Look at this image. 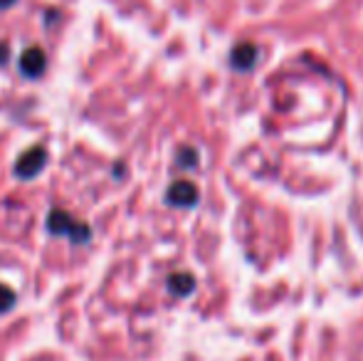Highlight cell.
Returning a JSON list of instances; mask_svg holds the SVG:
<instances>
[{
	"mask_svg": "<svg viewBox=\"0 0 363 361\" xmlns=\"http://www.w3.org/2000/svg\"><path fill=\"white\" fill-rule=\"evenodd\" d=\"M166 201L178 208H191L198 203V188L188 181H176L166 193Z\"/></svg>",
	"mask_w": 363,
	"mask_h": 361,
	"instance_id": "4",
	"label": "cell"
},
{
	"mask_svg": "<svg viewBox=\"0 0 363 361\" xmlns=\"http://www.w3.org/2000/svg\"><path fill=\"white\" fill-rule=\"evenodd\" d=\"M48 231L52 233V235H67L69 240L77 243V245H84V243H89V238H91L89 226L77 223L69 213L60 211V208H55V211L48 213Z\"/></svg>",
	"mask_w": 363,
	"mask_h": 361,
	"instance_id": "1",
	"label": "cell"
},
{
	"mask_svg": "<svg viewBox=\"0 0 363 361\" xmlns=\"http://www.w3.org/2000/svg\"><path fill=\"white\" fill-rule=\"evenodd\" d=\"M181 166H196V151H181Z\"/></svg>",
	"mask_w": 363,
	"mask_h": 361,
	"instance_id": "8",
	"label": "cell"
},
{
	"mask_svg": "<svg viewBox=\"0 0 363 361\" xmlns=\"http://www.w3.org/2000/svg\"><path fill=\"white\" fill-rule=\"evenodd\" d=\"M45 67H48V57L40 48H28L23 55H20V72L30 79L43 77Z\"/></svg>",
	"mask_w": 363,
	"mask_h": 361,
	"instance_id": "3",
	"label": "cell"
},
{
	"mask_svg": "<svg viewBox=\"0 0 363 361\" xmlns=\"http://www.w3.org/2000/svg\"><path fill=\"white\" fill-rule=\"evenodd\" d=\"M255 55H257V50H255L252 45H240V48L233 52V65L238 70H247L250 65H252Z\"/></svg>",
	"mask_w": 363,
	"mask_h": 361,
	"instance_id": "6",
	"label": "cell"
},
{
	"mask_svg": "<svg viewBox=\"0 0 363 361\" xmlns=\"http://www.w3.org/2000/svg\"><path fill=\"white\" fill-rule=\"evenodd\" d=\"M45 164H48V149H43V146H33V149H28L18 159V164H15V176L23 179V181L33 179V176H38L40 171L45 169Z\"/></svg>",
	"mask_w": 363,
	"mask_h": 361,
	"instance_id": "2",
	"label": "cell"
},
{
	"mask_svg": "<svg viewBox=\"0 0 363 361\" xmlns=\"http://www.w3.org/2000/svg\"><path fill=\"white\" fill-rule=\"evenodd\" d=\"M15 302H18V297H15V292L8 287V284L0 282V314L10 312V309L15 307Z\"/></svg>",
	"mask_w": 363,
	"mask_h": 361,
	"instance_id": "7",
	"label": "cell"
},
{
	"mask_svg": "<svg viewBox=\"0 0 363 361\" xmlns=\"http://www.w3.org/2000/svg\"><path fill=\"white\" fill-rule=\"evenodd\" d=\"M193 287H196V279H193L188 272H176V274L168 277V289H171L173 294H178V297L191 294Z\"/></svg>",
	"mask_w": 363,
	"mask_h": 361,
	"instance_id": "5",
	"label": "cell"
},
{
	"mask_svg": "<svg viewBox=\"0 0 363 361\" xmlns=\"http://www.w3.org/2000/svg\"><path fill=\"white\" fill-rule=\"evenodd\" d=\"M8 55H10L8 45H0V65H5V62H8Z\"/></svg>",
	"mask_w": 363,
	"mask_h": 361,
	"instance_id": "9",
	"label": "cell"
},
{
	"mask_svg": "<svg viewBox=\"0 0 363 361\" xmlns=\"http://www.w3.org/2000/svg\"><path fill=\"white\" fill-rule=\"evenodd\" d=\"M15 0H0V10H5V8H10V5H13Z\"/></svg>",
	"mask_w": 363,
	"mask_h": 361,
	"instance_id": "10",
	"label": "cell"
}]
</instances>
